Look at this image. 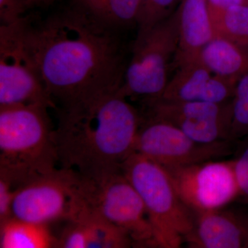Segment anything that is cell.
Here are the masks:
<instances>
[{"label":"cell","mask_w":248,"mask_h":248,"mask_svg":"<svg viewBox=\"0 0 248 248\" xmlns=\"http://www.w3.org/2000/svg\"><path fill=\"white\" fill-rule=\"evenodd\" d=\"M119 31L74 1L45 19L27 16V44L54 104L68 107L120 90L128 65Z\"/></svg>","instance_id":"obj_1"},{"label":"cell","mask_w":248,"mask_h":248,"mask_svg":"<svg viewBox=\"0 0 248 248\" xmlns=\"http://www.w3.org/2000/svg\"><path fill=\"white\" fill-rule=\"evenodd\" d=\"M58 113L54 141L62 169L99 177L121 170L134 153L141 116L117 91L60 107Z\"/></svg>","instance_id":"obj_2"},{"label":"cell","mask_w":248,"mask_h":248,"mask_svg":"<svg viewBox=\"0 0 248 248\" xmlns=\"http://www.w3.org/2000/svg\"><path fill=\"white\" fill-rule=\"evenodd\" d=\"M48 108L37 104L0 107V172L19 186L56 169Z\"/></svg>","instance_id":"obj_3"},{"label":"cell","mask_w":248,"mask_h":248,"mask_svg":"<svg viewBox=\"0 0 248 248\" xmlns=\"http://www.w3.org/2000/svg\"><path fill=\"white\" fill-rule=\"evenodd\" d=\"M122 171L144 204L156 247L180 248L193 229L195 214L181 200L167 170L133 153Z\"/></svg>","instance_id":"obj_4"},{"label":"cell","mask_w":248,"mask_h":248,"mask_svg":"<svg viewBox=\"0 0 248 248\" xmlns=\"http://www.w3.org/2000/svg\"><path fill=\"white\" fill-rule=\"evenodd\" d=\"M179 40L177 9L142 38L135 40L123 84L117 93L126 99L139 97L143 101L161 97L169 81Z\"/></svg>","instance_id":"obj_5"},{"label":"cell","mask_w":248,"mask_h":248,"mask_svg":"<svg viewBox=\"0 0 248 248\" xmlns=\"http://www.w3.org/2000/svg\"><path fill=\"white\" fill-rule=\"evenodd\" d=\"M78 176L89 210L128 232L133 246L156 247L144 204L122 170L96 178Z\"/></svg>","instance_id":"obj_6"},{"label":"cell","mask_w":248,"mask_h":248,"mask_svg":"<svg viewBox=\"0 0 248 248\" xmlns=\"http://www.w3.org/2000/svg\"><path fill=\"white\" fill-rule=\"evenodd\" d=\"M26 17L0 25V107L37 104L56 108L28 45Z\"/></svg>","instance_id":"obj_7"},{"label":"cell","mask_w":248,"mask_h":248,"mask_svg":"<svg viewBox=\"0 0 248 248\" xmlns=\"http://www.w3.org/2000/svg\"><path fill=\"white\" fill-rule=\"evenodd\" d=\"M82 205L78 175L69 170L56 169L18 187L12 217L48 226L59 220H74Z\"/></svg>","instance_id":"obj_8"},{"label":"cell","mask_w":248,"mask_h":248,"mask_svg":"<svg viewBox=\"0 0 248 248\" xmlns=\"http://www.w3.org/2000/svg\"><path fill=\"white\" fill-rule=\"evenodd\" d=\"M141 118L134 153L164 167L188 166L234 154L236 141H196L170 124Z\"/></svg>","instance_id":"obj_9"},{"label":"cell","mask_w":248,"mask_h":248,"mask_svg":"<svg viewBox=\"0 0 248 248\" xmlns=\"http://www.w3.org/2000/svg\"><path fill=\"white\" fill-rule=\"evenodd\" d=\"M164 168L181 200L193 213L220 210L239 196L232 160Z\"/></svg>","instance_id":"obj_10"},{"label":"cell","mask_w":248,"mask_h":248,"mask_svg":"<svg viewBox=\"0 0 248 248\" xmlns=\"http://www.w3.org/2000/svg\"><path fill=\"white\" fill-rule=\"evenodd\" d=\"M143 102L146 108L144 119L170 124L196 141L231 140L232 101L216 104L158 97Z\"/></svg>","instance_id":"obj_11"},{"label":"cell","mask_w":248,"mask_h":248,"mask_svg":"<svg viewBox=\"0 0 248 248\" xmlns=\"http://www.w3.org/2000/svg\"><path fill=\"white\" fill-rule=\"evenodd\" d=\"M185 242L195 248H248V216L220 210L195 213Z\"/></svg>","instance_id":"obj_12"},{"label":"cell","mask_w":248,"mask_h":248,"mask_svg":"<svg viewBox=\"0 0 248 248\" xmlns=\"http://www.w3.org/2000/svg\"><path fill=\"white\" fill-rule=\"evenodd\" d=\"M179 40L174 64L198 60L202 49L215 37L208 0H182L177 8Z\"/></svg>","instance_id":"obj_13"},{"label":"cell","mask_w":248,"mask_h":248,"mask_svg":"<svg viewBox=\"0 0 248 248\" xmlns=\"http://www.w3.org/2000/svg\"><path fill=\"white\" fill-rule=\"evenodd\" d=\"M200 60L215 75L239 79L248 71V48L217 36L202 49Z\"/></svg>","instance_id":"obj_14"},{"label":"cell","mask_w":248,"mask_h":248,"mask_svg":"<svg viewBox=\"0 0 248 248\" xmlns=\"http://www.w3.org/2000/svg\"><path fill=\"white\" fill-rule=\"evenodd\" d=\"M213 73L200 58L177 67L161 94L162 99L172 101L203 102L209 81Z\"/></svg>","instance_id":"obj_15"},{"label":"cell","mask_w":248,"mask_h":248,"mask_svg":"<svg viewBox=\"0 0 248 248\" xmlns=\"http://www.w3.org/2000/svg\"><path fill=\"white\" fill-rule=\"evenodd\" d=\"M55 246L57 240L46 225L14 217L0 225L1 248H48Z\"/></svg>","instance_id":"obj_16"},{"label":"cell","mask_w":248,"mask_h":248,"mask_svg":"<svg viewBox=\"0 0 248 248\" xmlns=\"http://www.w3.org/2000/svg\"><path fill=\"white\" fill-rule=\"evenodd\" d=\"M75 219L81 220L86 227L89 235L88 248H126L133 246L128 232L89 210L84 204Z\"/></svg>","instance_id":"obj_17"},{"label":"cell","mask_w":248,"mask_h":248,"mask_svg":"<svg viewBox=\"0 0 248 248\" xmlns=\"http://www.w3.org/2000/svg\"><path fill=\"white\" fill-rule=\"evenodd\" d=\"M208 6L215 36L248 48V4Z\"/></svg>","instance_id":"obj_18"},{"label":"cell","mask_w":248,"mask_h":248,"mask_svg":"<svg viewBox=\"0 0 248 248\" xmlns=\"http://www.w3.org/2000/svg\"><path fill=\"white\" fill-rule=\"evenodd\" d=\"M98 19L117 29L135 24L140 0H73Z\"/></svg>","instance_id":"obj_19"},{"label":"cell","mask_w":248,"mask_h":248,"mask_svg":"<svg viewBox=\"0 0 248 248\" xmlns=\"http://www.w3.org/2000/svg\"><path fill=\"white\" fill-rule=\"evenodd\" d=\"M182 0H140L135 24L138 27L136 40L169 18L177 10Z\"/></svg>","instance_id":"obj_20"},{"label":"cell","mask_w":248,"mask_h":248,"mask_svg":"<svg viewBox=\"0 0 248 248\" xmlns=\"http://www.w3.org/2000/svg\"><path fill=\"white\" fill-rule=\"evenodd\" d=\"M248 136V71L238 80L232 99L231 140L238 141Z\"/></svg>","instance_id":"obj_21"},{"label":"cell","mask_w":248,"mask_h":248,"mask_svg":"<svg viewBox=\"0 0 248 248\" xmlns=\"http://www.w3.org/2000/svg\"><path fill=\"white\" fill-rule=\"evenodd\" d=\"M232 159L235 175L239 188V196L248 202V136L236 141Z\"/></svg>","instance_id":"obj_22"},{"label":"cell","mask_w":248,"mask_h":248,"mask_svg":"<svg viewBox=\"0 0 248 248\" xmlns=\"http://www.w3.org/2000/svg\"><path fill=\"white\" fill-rule=\"evenodd\" d=\"M71 224L57 241V247L63 248H88L89 235L84 223L79 219L70 221Z\"/></svg>","instance_id":"obj_23"},{"label":"cell","mask_w":248,"mask_h":248,"mask_svg":"<svg viewBox=\"0 0 248 248\" xmlns=\"http://www.w3.org/2000/svg\"><path fill=\"white\" fill-rule=\"evenodd\" d=\"M17 184L4 173L0 172V225L12 218V203Z\"/></svg>","instance_id":"obj_24"},{"label":"cell","mask_w":248,"mask_h":248,"mask_svg":"<svg viewBox=\"0 0 248 248\" xmlns=\"http://www.w3.org/2000/svg\"><path fill=\"white\" fill-rule=\"evenodd\" d=\"M27 0H0V25L14 24L26 17L31 9Z\"/></svg>","instance_id":"obj_25"},{"label":"cell","mask_w":248,"mask_h":248,"mask_svg":"<svg viewBox=\"0 0 248 248\" xmlns=\"http://www.w3.org/2000/svg\"><path fill=\"white\" fill-rule=\"evenodd\" d=\"M209 4L219 7H226L232 5L246 4L245 0H208Z\"/></svg>","instance_id":"obj_26"},{"label":"cell","mask_w":248,"mask_h":248,"mask_svg":"<svg viewBox=\"0 0 248 248\" xmlns=\"http://www.w3.org/2000/svg\"><path fill=\"white\" fill-rule=\"evenodd\" d=\"M27 1L32 8L35 6H46V5L52 4L56 0H27Z\"/></svg>","instance_id":"obj_27"},{"label":"cell","mask_w":248,"mask_h":248,"mask_svg":"<svg viewBox=\"0 0 248 248\" xmlns=\"http://www.w3.org/2000/svg\"><path fill=\"white\" fill-rule=\"evenodd\" d=\"M246 1V4H248V0H245Z\"/></svg>","instance_id":"obj_28"}]
</instances>
